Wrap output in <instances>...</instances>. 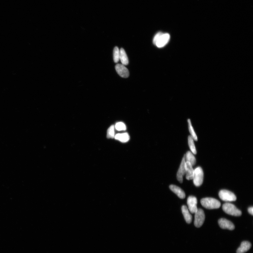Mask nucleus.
Segmentation results:
<instances>
[{
    "label": "nucleus",
    "instance_id": "obj_1",
    "mask_svg": "<svg viewBox=\"0 0 253 253\" xmlns=\"http://www.w3.org/2000/svg\"><path fill=\"white\" fill-rule=\"evenodd\" d=\"M201 205L204 208L208 209H213L219 208L221 203L219 201L212 198H205L201 199L200 201Z\"/></svg>",
    "mask_w": 253,
    "mask_h": 253
},
{
    "label": "nucleus",
    "instance_id": "obj_2",
    "mask_svg": "<svg viewBox=\"0 0 253 253\" xmlns=\"http://www.w3.org/2000/svg\"><path fill=\"white\" fill-rule=\"evenodd\" d=\"M222 209L228 215L235 216H240L242 215L241 211L231 203H227L223 204Z\"/></svg>",
    "mask_w": 253,
    "mask_h": 253
},
{
    "label": "nucleus",
    "instance_id": "obj_3",
    "mask_svg": "<svg viewBox=\"0 0 253 253\" xmlns=\"http://www.w3.org/2000/svg\"><path fill=\"white\" fill-rule=\"evenodd\" d=\"M204 179V172L202 168L198 167L194 169L193 178L194 184L196 186H200L203 184Z\"/></svg>",
    "mask_w": 253,
    "mask_h": 253
},
{
    "label": "nucleus",
    "instance_id": "obj_4",
    "mask_svg": "<svg viewBox=\"0 0 253 253\" xmlns=\"http://www.w3.org/2000/svg\"><path fill=\"white\" fill-rule=\"evenodd\" d=\"M219 196L221 200L225 201H233L237 200L235 194L227 190H220L219 193Z\"/></svg>",
    "mask_w": 253,
    "mask_h": 253
},
{
    "label": "nucleus",
    "instance_id": "obj_5",
    "mask_svg": "<svg viewBox=\"0 0 253 253\" xmlns=\"http://www.w3.org/2000/svg\"><path fill=\"white\" fill-rule=\"evenodd\" d=\"M205 219V215L204 211L201 208H198L195 213L194 224L196 227H200L203 225Z\"/></svg>",
    "mask_w": 253,
    "mask_h": 253
},
{
    "label": "nucleus",
    "instance_id": "obj_6",
    "mask_svg": "<svg viewBox=\"0 0 253 253\" xmlns=\"http://www.w3.org/2000/svg\"><path fill=\"white\" fill-rule=\"evenodd\" d=\"M187 204L189 211L192 213H195L198 210L197 199L193 196H190L188 198Z\"/></svg>",
    "mask_w": 253,
    "mask_h": 253
},
{
    "label": "nucleus",
    "instance_id": "obj_7",
    "mask_svg": "<svg viewBox=\"0 0 253 253\" xmlns=\"http://www.w3.org/2000/svg\"><path fill=\"white\" fill-rule=\"evenodd\" d=\"M185 155H184L182 160L177 173V178L178 181L180 183H183V176L185 174Z\"/></svg>",
    "mask_w": 253,
    "mask_h": 253
},
{
    "label": "nucleus",
    "instance_id": "obj_8",
    "mask_svg": "<svg viewBox=\"0 0 253 253\" xmlns=\"http://www.w3.org/2000/svg\"><path fill=\"white\" fill-rule=\"evenodd\" d=\"M170 38V36L169 34L163 33L157 41L156 45L159 48L164 47L168 43Z\"/></svg>",
    "mask_w": 253,
    "mask_h": 253
},
{
    "label": "nucleus",
    "instance_id": "obj_9",
    "mask_svg": "<svg viewBox=\"0 0 253 253\" xmlns=\"http://www.w3.org/2000/svg\"><path fill=\"white\" fill-rule=\"evenodd\" d=\"M219 227L223 229L233 230L235 229V226L233 223L225 218H221L218 220Z\"/></svg>",
    "mask_w": 253,
    "mask_h": 253
},
{
    "label": "nucleus",
    "instance_id": "obj_10",
    "mask_svg": "<svg viewBox=\"0 0 253 253\" xmlns=\"http://www.w3.org/2000/svg\"><path fill=\"white\" fill-rule=\"evenodd\" d=\"M115 69L120 77L123 78L128 77L129 75L128 69L122 64H117L115 66Z\"/></svg>",
    "mask_w": 253,
    "mask_h": 253
},
{
    "label": "nucleus",
    "instance_id": "obj_11",
    "mask_svg": "<svg viewBox=\"0 0 253 253\" xmlns=\"http://www.w3.org/2000/svg\"><path fill=\"white\" fill-rule=\"evenodd\" d=\"M185 174L186 178L188 180H191L193 179L194 169L193 168V166L188 162L186 161L185 164Z\"/></svg>",
    "mask_w": 253,
    "mask_h": 253
},
{
    "label": "nucleus",
    "instance_id": "obj_12",
    "mask_svg": "<svg viewBox=\"0 0 253 253\" xmlns=\"http://www.w3.org/2000/svg\"><path fill=\"white\" fill-rule=\"evenodd\" d=\"M169 188L178 197L181 199L185 198V194L183 190L179 187L175 185H171L169 186Z\"/></svg>",
    "mask_w": 253,
    "mask_h": 253
},
{
    "label": "nucleus",
    "instance_id": "obj_13",
    "mask_svg": "<svg viewBox=\"0 0 253 253\" xmlns=\"http://www.w3.org/2000/svg\"><path fill=\"white\" fill-rule=\"evenodd\" d=\"M251 247V244L250 242L246 241H243L242 242L240 247L238 248L237 251V253H245L250 249Z\"/></svg>",
    "mask_w": 253,
    "mask_h": 253
},
{
    "label": "nucleus",
    "instance_id": "obj_14",
    "mask_svg": "<svg viewBox=\"0 0 253 253\" xmlns=\"http://www.w3.org/2000/svg\"><path fill=\"white\" fill-rule=\"evenodd\" d=\"M181 210L186 223H191L192 221V217L189 212L187 207L185 205H183L181 207Z\"/></svg>",
    "mask_w": 253,
    "mask_h": 253
},
{
    "label": "nucleus",
    "instance_id": "obj_15",
    "mask_svg": "<svg viewBox=\"0 0 253 253\" xmlns=\"http://www.w3.org/2000/svg\"><path fill=\"white\" fill-rule=\"evenodd\" d=\"M114 138L122 143H126L129 141L130 136L128 133L127 132H125V133L117 134L115 135Z\"/></svg>",
    "mask_w": 253,
    "mask_h": 253
},
{
    "label": "nucleus",
    "instance_id": "obj_16",
    "mask_svg": "<svg viewBox=\"0 0 253 253\" xmlns=\"http://www.w3.org/2000/svg\"><path fill=\"white\" fill-rule=\"evenodd\" d=\"M120 60H121L122 65H128L129 61L126 52L124 49L121 48L120 50Z\"/></svg>",
    "mask_w": 253,
    "mask_h": 253
},
{
    "label": "nucleus",
    "instance_id": "obj_17",
    "mask_svg": "<svg viewBox=\"0 0 253 253\" xmlns=\"http://www.w3.org/2000/svg\"><path fill=\"white\" fill-rule=\"evenodd\" d=\"M185 155L186 161L190 163L192 166L195 165L196 164V160L192 152L188 151Z\"/></svg>",
    "mask_w": 253,
    "mask_h": 253
},
{
    "label": "nucleus",
    "instance_id": "obj_18",
    "mask_svg": "<svg viewBox=\"0 0 253 253\" xmlns=\"http://www.w3.org/2000/svg\"><path fill=\"white\" fill-rule=\"evenodd\" d=\"M188 146L191 151L193 154H196L197 152H196L195 145L194 143V139L191 136H189L188 137Z\"/></svg>",
    "mask_w": 253,
    "mask_h": 253
},
{
    "label": "nucleus",
    "instance_id": "obj_19",
    "mask_svg": "<svg viewBox=\"0 0 253 253\" xmlns=\"http://www.w3.org/2000/svg\"><path fill=\"white\" fill-rule=\"evenodd\" d=\"M188 127L189 132L191 135V136L192 137L194 140L195 141L198 140V137L196 132L194 130L192 126V124L191 122L190 119H188Z\"/></svg>",
    "mask_w": 253,
    "mask_h": 253
},
{
    "label": "nucleus",
    "instance_id": "obj_20",
    "mask_svg": "<svg viewBox=\"0 0 253 253\" xmlns=\"http://www.w3.org/2000/svg\"><path fill=\"white\" fill-rule=\"evenodd\" d=\"M115 136V127L114 125H112L107 130V137L108 138H114Z\"/></svg>",
    "mask_w": 253,
    "mask_h": 253
},
{
    "label": "nucleus",
    "instance_id": "obj_21",
    "mask_svg": "<svg viewBox=\"0 0 253 253\" xmlns=\"http://www.w3.org/2000/svg\"><path fill=\"white\" fill-rule=\"evenodd\" d=\"M120 51L117 47H115L114 48L113 51L114 60L115 63H117L120 60Z\"/></svg>",
    "mask_w": 253,
    "mask_h": 253
},
{
    "label": "nucleus",
    "instance_id": "obj_22",
    "mask_svg": "<svg viewBox=\"0 0 253 253\" xmlns=\"http://www.w3.org/2000/svg\"><path fill=\"white\" fill-rule=\"evenodd\" d=\"M114 127L118 131H126V125L122 122L117 123Z\"/></svg>",
    "mask_w": 253,
    "mask_h": 253
},
{
    "label": "nucleus",
    "instance_id": "obj_23",
    "mask_svg": "<svg viewBox=\"0 0 253 253\" xmlns=\"http://www.w3.org/2000/svg\"><path fill=\"white\" fill-rule=\"evenodd\" d=\"M163 33L161 32H159L155 36L153 40V43L154 45H156L157 41Z\"/></svg>",
    "mask_w": 253,
    "mask_h": 253
},
{
    "label": "nucleus",
    "instance_id": "obj_24",
    "mask_svg": "<svg viewBox=\"0 0 253 253\" xmlns=\"http://www.w3.org/2000/svg\"><path fill=\"white\" fill-rule=\"evenodd\" d=\"M248 212H249L250 215H253V207L252 206L248 208Z\"/></svg>",
    "mask_w": 253,
    "mask_h": 253
}]
</instances>
